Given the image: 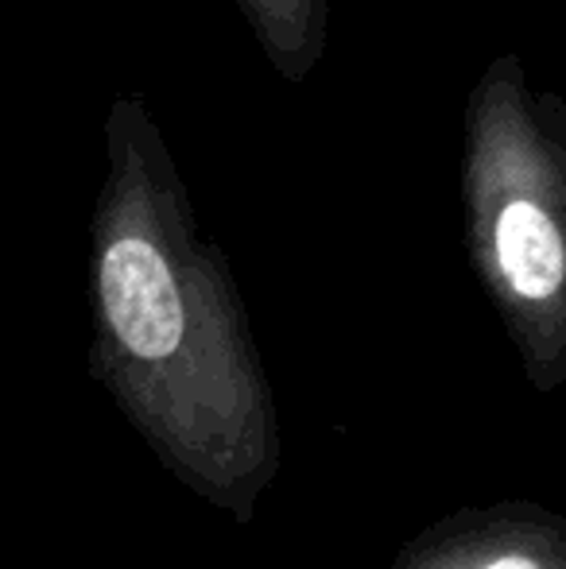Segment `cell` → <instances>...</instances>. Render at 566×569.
<instances>
[{
	"label": "cell",
	"mask_w": 566,
	"mask_h": 569,
	"mask_svg": "<svg viewBox=\"0 0 566 569\" xmlns=\"http://www.w3.org/2000/svg\"><path fill=\"white\" fill-rule=\"evenodd\" d=\"M90 302V372L121 419L187 492L252 523L284 469L280 411L226 256L137 98L109 117Z\"/></svg>",
	"instance_id": "obj_1"
},
{
	"label": "cell",
	"mask_w": 566,
	"mask_h": 569,
	"mask_svg": "<svg viewBox=\"0 0 566 569\" xmlns=\"http://www.w3.org/2000/svg\"><path fill=\"white\" fill-rule=\"evenodd\" d=\"M466 244L524 380L566 383V106L532 98L513 59L469 106Z\"/></svg>",
	"instance_id": "obj_2"
},
{
	"label": "cell",
	"mask_w": 566,
	"mask_h": 569,
	"mask_svg": "<svg viewBox=\"0 0 566 569\" xmlns=\"http://www.w3.org/2000/svg\"><path fill=\"white\" fill-rule=\"evenodd\" d=\"M388 569H566V516L536 500L466 503L404 542Z\"/></svg>",
	"instance_id": "obj_3"
},
{
	"label": "cell",
	"mask_w": 566,
	"mask_h": 569,
	"mask_svg": "<svg viewBox=\"0 0 566 569\" xmlns=\"http://www.w3.org/2000/svg\"><path fill=\"white\" fill-rule=\"evenodd\" d=\"M249 20L257 23L260 43L287 78H302L310 62L322 54L326 0H241Z\"/></svg>",
	"instance_id": "obj_4"
}]
</instances>
